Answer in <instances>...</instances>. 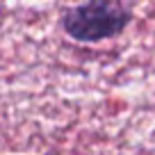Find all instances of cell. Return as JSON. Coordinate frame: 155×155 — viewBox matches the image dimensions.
I'll return each mask as SVG.
<instances>
[{"mask_svg": "<svg viewBox=\"0 0 155 155\" xmlns=\"http://www.w3.org/2000/svg\"><path fill=\"white\" fill-rule=\"evenodd\" d=\"M132 12L119 0H87L62 16V28L80 44H98L119 37L130 25Z\"/></svg>", "mask_w": 155, "mask_h": 155, "instance_id": "1", "label": "cell"}]
</instances>
